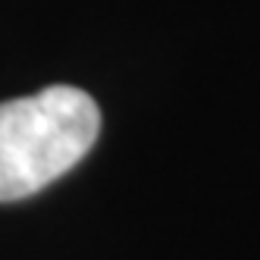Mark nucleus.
Instances as JSON below:
<instances>
[{
  "label": "nucleus",
  "instance_id": "1",
  "mask_svg": "<svg viewBox=\"0 0 260 260\" xmlns=\"http://www.w3.org/2000/svg\"><path fill=\"white\" fill-rule=\"evenodd\" d=\"M94 98L69 85L0 104V201H19L69 173L98 141Z\"/></svg>",
  "mask_w": 260,
  "mask_h": 260
}]
</instances>
